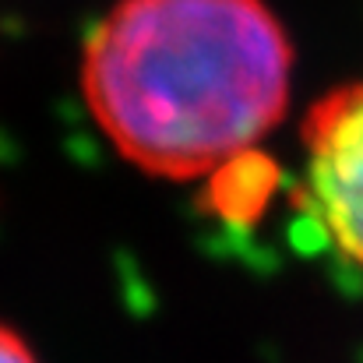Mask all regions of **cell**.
<instances>
[{
  "label": "cell",
  "instance_id": "1",
  "mask_svg": "<svg viewBox=\"0 0 363 363\" xmlns=\"http://www.w3.org/2000/svg\"><path fill=\"white\" fill-rule=\"evenodd\" d=\"M293 43L264 0H117L82 50V99L130 166L212 177L286 117Z\"/></svg>",
  "mask_w": 363,
  "mask_h": 363
},
{
  "label": "cell",
  "instance_id": "2",
  "mask_svg": "<svg viewBox=\"0 0 363 363\" xmlns=\"http://www.w3.org/2000/svg\"><path fill=\"white\" fill-rule=\"evenodd\" d=\"M296 208L342 261L363 272V78L325 92L303 117Z\"/></svg>",
  "mask_w": 363,
  "mask_h": 363
},
{
  "label": "cell",
  "instance_id": "3",
  "mask_svg": "<svg viewBox=\"0 0 363 363\" xmlns=\"http://www.w3.org/2000/svg\"><path fill=\"white\" fill-rule=\"evenodd\" d=\"M279 187V169L257 148L243 152L208 177V201L230 223H254Z\"/></svg>",
  "mask_w": 363,
  "mask_h": 363
},
{
  "label": "cell",
  "instance_id": "4",
  "mask_svg": "<svg viewBox=\"0 0 363 363\" xmlns=\"http://www.w3.org/2000/svg\"><path fill=\"white\" fill-rule=\"evenodd\" d=\"M0 363H39L32 346L4 321H0Z\"/></svg>",
  "mask_w": 363,
  "mask_h": 363
}]
</instances>
